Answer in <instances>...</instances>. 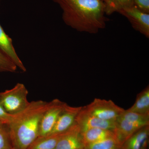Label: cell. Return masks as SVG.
Segmentation results:
<instances>
[{"instance_id": "obj_1", "label": "cell", "mask_w": 149, "mask_h": 149, "mask_svg": "<svg viewBox=\"0 0 149 149\" xmlns=\"http://www.w3.org/2000/svg\"><path fill=\"white\" fill-rule=\"evenodd\" d=\"M62 10V19L69 27L80 32L97 34L108 20L102 0H52Z\"/></svg>"}, {"instance_id": "obj_2", "label": "cell", "mask_w": 149, "mask_h": 149, "mask_svg": "<svg viewBox=\"0 0 149 149\" xmlns=\"http://www.w3.org/2000/svg\"><path fill=\"white\" fill-rule=\"evenodd\" d=\"M49 104L42 100L29 102L24 109L12 115L7 126L14 149H27L39 136L41 120Z\"/></svg>"}, {"instance_id": "obj_3", "label": "cell", "mask_w": 149, "mask_h": 149, "mask_svg": "<svg viewBox=\"0 0 149 149\" xmlns=\"http://www.w3.org/2000/svg\"><path fill=\"white\" fill-rule=\"evenodd\" d=\"M28 90L23 83H17L13 88L0 93V102L9 114L18 113L28 105Z\"/></svg>"}, {"instance_id": "obj_4", "label": "cell", "mask_w": 149, "mask_h": 149, "mask_svg": "<svg viewBox=\"0 0 149 149\" xmlns=\"http://www.w3.org/2000/svg\"><path fill=\"white\" fill-rule=\"evenodd\" d=\"M84 109L90 114L102 120L116 121L124 110L111 100L95 98Z\"/></svg>"}, {"instance_id": "obj_5", "label": "cell", "mask_w": 149, "mask_h": 149, "mask_svg": "<svg viewBox=\"0 0 149 149\" xmlns=\"http://www.w3.org/2000/svg\"><path fill=\"white\" fill-rule=\"evenodd\" d=\"M67 105L58 99L49 102L47 109L43 114L40 123L39 136H45L52 132L62 111Z\"/></svg>"}, {"instance_id": "obj_6", "label": "cell", "mask_w": 149, "mask_h": 149, "mask_svg": "<svg viewBox=\"0 0 149 149\" xmlns=\"http://www.w3.org/2000/svg\"><path fill=\"white\" fill-rule=\"evenodd\" d=\"M118 13L125 17L133 29L149 37V14L144 13L133 5L122 9Z\"/></svg>"}, {"instance_id": "obj_7", "label": "cell", "mask_w": 149, "mask_h": 149, "mask_svg": "<svg viewBox=\"0 0 149 149\" xmlns=\"http://www.w3.org/2000/svg\"><path fill=\"white\" fill-rule=\"evenodd\" d=\"M75 123L79 126L81 132L93 128L113 131L115 128V121L104 120L94 116L88 113L83 107L77 114Z\"/></svg>"}, {"instance_id": "obj_8", "label": "cell", "mask_w": 149, "mask_h": 149, "mask_svg": "<svg viewBox=\"0 0 149 149\" xmlns=\"http://www.w3.org/2000/svg\"><path fill=\"white\" fill-rule=\"evenodd\" d=\"M115 123V128L113 130L114 138L121 146L134 133L146 126L140 123L120 117L118 118Z\"/></svg>"}, {"instance_id": "obj_9", "label": "cell", "mask_w": 149, "mask_h": 149, "mask_svg": "<svg viewBox=\"0 0 149 149\" xmlns=\"http://www.w3.org/2000/svg\"><path fill=\"white\" fill-rule=\"evenodd\" d=\"M80 128L76 123L63 133L55 149H85Z\"/></svg>"}, {"instance_id": "obj_10", "label": "cell", "mask_w": 149, "mask_h": 149, "mask_svg": "<svg viewBox=\"0 0 149 149\" xmlns=\"http://www.w3.org/2000/svg\"><path fill=\"white\" fill-rule=\"evenodd\" d=\"M82 108V107H71L67 105L50 133H61L67 131L75 123L76 117Z\"/></svg>"}, {"instance_id": "obj_11", "label": "cell", "mask_w": 149, "mask_h": 149, "mask_svg": "<svg viewBox=\"0 0 149 149\" xmlns=\"http://www.w3.org/2000/svg\"><path fill=\"white\" fill-rule=\"evenodd\" d=\"M0 50L6 56L17 68L23 72H26L27 69L16 53L13 45L12 40L6 34L0 24Z\"/></svg>"}, {"instance_id": "obj_12", "label": "cell", "mask_w": 149, "mask_h": 149, "mask_svg": "<svg viewBox=\"0 0 149 149\" xmlns=\"http://www.w3.org/2000/svg\"><path fill=\"white\" fill-rule=\"evenodd\" d=\"M149 125L138 130L121 145L120 149H148Z\"/></svg>"}, {"instance_id": "obj_13", "label": "cell", "mask_w": 149, "mask_h": 149, "mask_svg": "<svg viewBox=\"0 0 149 149\" xmlns=\"http://www.w3.org/2000/svg\"><path fill=\"white\" fill-rule=\"evenodd\" d=\"M85 147L90 144L114 136L113 130L99 128H90L81 132Z\"/></svg>"}, {"instance_id": "obj_14", "label": "cell", "mask_w": 149, "mask_h": 149, "mask_svg": "<svg viewBox=\"0 0 149 149\" xmlns=\"http://www.w3.org/2000/svg\"><path fill=\"white\" fill-rule=\"evenodd\" d=\"M65 132L49 133L45 136H39L27 149H55Z\"/></svg>"}, {"instance_id": "obj_15", "label": "cell", "mask_w": 149, "mask_h": 149, "mask_svg": "<svg viewBox=\"0 0 149 149\" xmlns=\"http://www.w3.org/2000/svg\"><path fill=\"white\" fill-rule=\"evenodd\" d=\"M127 110L139 114L149 115V86L137 95L135 103Z\"/></svg>"}, {"instance_id": "obj_16", "label": "cell", "mask_w": 149, "mask_h": 149, "mask_svg": "<svg viewBox=\"0 0 149 149\" xmlns=\"http://www.w3.org/2000/svg\"><path fill=\"white\" fill-rule=\"evenodd\" d=\"M105 4V13L110 15L118 12L122 9L133 5V0H107Z\"/></svg>"}, {"instance_id": "obj_17", "label": "cell", "mask_w": 149, "mask_h": 149, "mask_svg": "<svg viewBox=\"0 0 149 149\" xmlns=\"http://www.w3.org/2000/svg\"><path fill=\"white\" fill-rule=\"evenodd\" d=\"M121 146L113 136L88 145L85 149H120Z\"/></svg>"}, {"instance_id": "obj_18", "label": "cell", "mask_w": 149, "mask_h": 149, "mask_svg": "<svg viewBox=\"0 0 149 149\" xmlns=\"http://www.w3.org/2000/svg\"><path fill=\"white\" fill-rule=\"evenodd\" d=\"M0 149H14L6 125L0 123Z\"/></svg>"}, {"instance_id": "obj_19", "label": "cell", "mask_w": 149, "mask_h": 149, "mask_svg": "<svg viewBox=\"0 0 149 149\" xmlns=\"http://www.w3.org/2000/svg\"><path fill=\"white\" fill-rule=\"evenodd\" d=\"M17 67L0 50V72H14Z\"/></svg>"}, {"instance_id": "obj_20", "label": "cell", "mask_w": 149, "mask_h": 149, "mask_svg": "<svg viewBox=\"0 0 149 149\" xmlns=\"http://www.w3.org/2000/svg\"><path fill=\"white\" fill-rule=\"evenodd\" d=\"M133 5L144 13L149 14V0H133Z\"/></svg>"}, {"instance_id": "obj_21", "label": "cell", "mask_w": 149, "mask_h": 149, "mask_svg": "<svg viewBox=\"0 0 149 149\" xmlns=\"http://www.w3.org/2000/svg\"><path fill=\"white\" fill-rule=\"evenodd\" d=\"M12 117V115L9 114L6 111L0 102V123L8 125L10 122Z\"/></svg>"}, {"instance_id": "obj_22", "label": "cell", "mask_w": 149, "mask_h": 149, "mask_svg": "<svg viewBox=\"0 0 149 149\" xmlns=\"http://www.w3.org/2000/svg\"><path fill=\"white\" fill-rule=\"evenodd\" d=\"M105 3L106 2V1H107V0H102Z\"/></svg>"}, {"instance_id": "obj_23", "label": "cell", "mask_w": 149, "mask_h": 149, "mask_svg": "<svg viewBox=\"0 0 149 149\" xmlns=\"http://www.w3.org/2000/svg\"><path fill=\"white\" fill-rule=\"evenodd\" d=\"M0 1H1V0H0Z\"/></svg>"}]
</instances>
